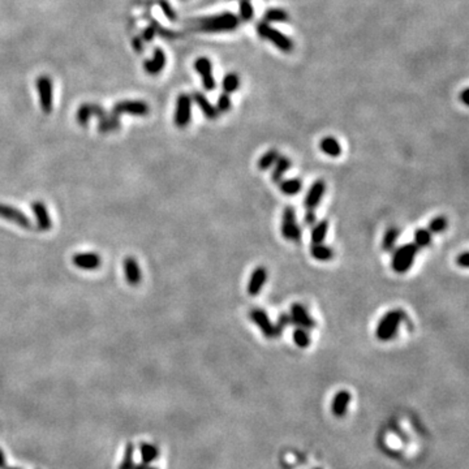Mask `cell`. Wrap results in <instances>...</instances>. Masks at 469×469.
I'll use <instances>...</instances> for the list:
<instances>
[{
  "instance_id": "obj_1",
  "label": "cell",
  "mask_w": 469,
  "mask_h": 469,
  "mask_svg": "<svg viewBox=\"0 0 469 469\" xmlns=\"http://www.w3.org/2000/svg\"><path fill=\"white\" fill-rule=\"evenodd\" d=\"M196 29L201 33L232 32L239 26L240 19L232 12H223L214 16H208L195 21Z\"/></svg>"
},
{
  "instance_id": "obj_2",
  "label": "cell",
  "mask_w": 469,
  "mask_h": 469,
  "mask_svg": "<svg viewBox=\"0 0 469 469\" xmlns=\"http://www.w3.org/2000/svg\"><path fill=\"white\" fill-rule=\"evenodd\" d=\"M404 318H406V314L402 309H393L385 313L377 325V339L381 342H390L395 339Z\"/></svg>"
},
{
  "instance_id": "obj_3",
  "label": "cell",
  "mask_w": 469,
  "mask_h": 469,
  "mask_svg": "<svg viewBox=\"0 0 469 469\" xmlns=\"http://www.w3.org/2000/svg\"><path fill=\"white\" fill-rule=\"evenodd\" d=\"M391 258V267L396 274H407L415 263L418 248L413 243L404 244V245L393 250Z\"/></svg>"
},
{
  "instance_id": "obj_4",
  "label": "cell",
  "mask_w": 469,
  "mask_h": 469,
  "mask_svg": "<svg viewBox=\"0 0 469 469\" xmlns=\"http://www.w3.org/2000/svg\"><path fill=\"white\" fill-rule=\"evenodd\" d=\"M257 34L263 39H267L271 42L276 48H279L283 52H291L294 50V42L291 41L290 37L279 32L278 29L272 28L270 24L261 21L257 24Z\"/></svg>"
},
{
  "instance_id": "obj_5",
  "label": "cell",
  "mask_w": 469,
  "mask_h": 469,
  "mask_svg": "<svg viewBox=\"0 0 469 469\" xmlns=\"http://www.w3.org/2000/svg\"><path fill=\"white\" fill-rule=\"evenodd\" d=\"M280 232L283 237L292 243H299L303 236V231L297 223L296 210L294 206H286L282 214Z\"/></svg>"
},
{
  "instance_id": "obj_6",
  "label": "cell",
  "mask_w": 469,
  "mask_h": 469,
  "mask_svg": "<svg viewBox=\"0 0 469 469\" xmlns=\"http://www.w3.org/2000/svg\"><path fill=\"white\" fill-rule=\"evenodd\" d=\"M192 120V98L188 94H180L176 99L175 115L173 123L177 128L184 129L189 125Z\"/></svg>"
},
{
  "instance_id": "obj_7",
  "label": "cell",
  "mask_w": 469,
  "mask_h": 469,
  "mask_svg": "<svg viewBox=\"0 0 469 469\" xmlns=\"http://www.w3.org/2000/svg\"><path fill=\"white\" fill-rule=\"evenodd\" d=\"M288 316H290L291 323H294L297 327H301V329L305 330H312L317 327L316 319L310 316L309 310L307 309V307H304L303 304H292Z\"/></svg>"
},
{
  "instance_id": "obj_8",
  "label": "cell",
  "mask_w": 469,
  "mask_h": 469,
  "mask_svg": "<svg viewBox=\"0 0 469 469\" xmlns=\"http://www.w3.org/2000/svg\"><path fill=\"white\" fill-rule=\"evenodd\" d=\"M37 90H38L42 111L50 114L54 109V87H52L51 78L48 76L38 77L37 78Z\"/></svg>"
},
{
  "instance_id": "obj_9",
  "label": "cell",
  "mask_w": 469,
  "mask_h": 469,
  "mask_svg": "<svg viewBox=\"0 0 469 469\" xmlns=\"http://www.w3.org/2000/svg\"><path fill=\"white\" fill-rule=\"evenodd\" d=\"M114 115L119 116L122 114H129L133 116H146L150 112L149 105L142 101H122L114 106Z\"/></svg>"
},
{
  "instance_id": "obj_10",
  "label": "cell",
  "mask_w": 469,
  "mask_h": 469,
  "mask_svg": "<svg viewBox=\"0 0 469 469\" xmlns=\"http://www.w3.org/2000/svg\"><path fill=\"white\" fill-rule=\"evenodd\" d=\"M249 318L252 319L263 335L267 339H274L275 338V331H274V323L271 322V319L268 318L267 313L261 308H254L249 312Z\"/></svg>"
},
{
  "instance_id": "obj_11",
  "label": "cell",
  "mask_w": 469,
  "mask_h": 469,
  "mask_svg": "<svg viewBox=\"0 0 469 469\" xmlns=\"http://www.w3.org/2000/svg\"><path fill=\"white\" fill-rule=\"evenodd\" d=\"M267 268L265 266H257L249 276V282L246 286V292L249 296H258L267 282Z\"/></svg>"
},
{
  "instance_id": "obj_12",
  "label": "cell",
  "mask_w": 469,
  "mask_h": 469,
  "mask_svg": "<svg viewBox=\"0 0 469 469\" xmlns=\"http://www.w3.org/2000/svg\"><path fill=\"white\" fill-rule=\"evenodd\" d=\"M326 193V182L325 180L318 179L313 182L308 191L305 200H304V206L307 210H316L317 206L321 204L323 196Z\"/></svg>"
},
{
  "instance_id": "obj_13",
  "label": "cell",
  "mask_w": 469,
  "mask_h": 469,
  "mask_svg": "<svg viewBox=\"0 0 469 469\" xmlns=\"http://www.w3.org/2000/svg\"><path fill=\"white\" fill-rule=\"evenodd\" d=\"M0 218H3V219L8 220V222H12V223L17 224L20 227L28 228V230L33 227L32 220L26 217L23 211H20L19 209L10 206V205L0 204Z\"/></svg>"
},
{
  "instance_id": "obj_14",
  "label": "cell",
  "mask_w": 469,
  "mask_h": 469,
  "mask_svg": "<svg viewBox=\"0 0 469 469\" xmlns=\"http://www.w3.org/2000/svg\"><path fill=\"white\" fill-rule=\"evenodd\" d=\"M195 69L197 70V73L201 76L202 78V85H204L205 90H211L215 89V78L213 76V65L211 61L208 58H198L195 61Z\"/></svg>"
},
{
  "instance_id": "obj_15",
  "label": "cell",
  "mask_w": 469,
  "mask_h": 469,
  "mask_svg": "<svg viewBox=\"0 0 469 469\" xmlns=\"http://www.w3.org/2000/svg\"><path fill=\"white\" fill-rule=\"evenodd\" d=\"M73 265L82 270H96L101 266L102 259L97 253H80L72 258Z\"/></svg>"
},
{
  "instance_id": "obj_16",
  "label": "cell",
  "mask_w": 469,
  "mask_h": 469,
  "mask_svg": "<svg viewBox=\"0 0 469 469\" xmlns=\"http://www.w3.org/2000/svg\"><path fill=\"white\" fill-rule=\"evenodd\" d=\"M107 115V112L98 105H93V103H86L82 105L77 111V122L80 123L81 125H85L91 116H97V118L102 119Z\"/></svg>"
},
{
  "instance_id": "obj_17",
  "label": "cell",
  "mask_w": 469,
  "mask_h": 469,
  "mask_svg": "<svg viewBox=\"0 0 469 469\" xmlns=\"http://www.w3.org/2000/svg\"><path fill=\"white\" fill-rule=\"evenodd\" d=\"M164 67H166V54L159 47L154 50L153 58L150 60L145 61L144 64L145 72L150 74V76H155V74L160 73Z\"/></svg>"
},
{
  "instance_id": "obj_18",
  "label": "cell",
  "mask_w": 469,
  "mask_h": 469,
  "mask_svg": "<svg viewBox=\"0 0 469 469\" xmlns=\"http://www.w3.org/2000/svg\"><path fill=\"white\" fill-rule=\"evenodd\" d=\"M351 403V393L347 390H342L336 393L331 403V412L336 417H343L347 413L348 406Z\"/></svg>"
},
{
  "instance_id": "obj_19",
  "label": "cell",
  "mask_w": 469,
  "mask_h": 469,
  "mask_svg": "<svg viewBox=\"0 0 469 469\" xmlns=\"http://www.w3.org/2000/svg\"><path fill=\"white\" fill-rule=\"evenodd\" d=\"M32 210L37 218V226L39 231H48L52 227V222L50 219L48 211L43 202L35 201L32 204Z\"/></svg>"
},
{
  "instance_id": "obj_20",
  "label": "cell",
  "mask_w": 469,
  "mask_h": 469,
  "mask_svg": "<svg viewBox=\"0 0 469 469\" xmlns=\"http://www.w3.org/2000/svg\"><path fill=\"white\" fill-rule=\"evenodd\" d=\"M124 271H125V278L127 282L131 286H138L142 279V274H141V268L138 266V262L133 258V257H127L124 259Z\"/></svg>"
},
{
  "instance_id": "obj_21",
  "label": "cell",
  "mask_w": 469,
  "mask_h": 469,
  "mask_svg": "<svg viewBox=\"0 0 469 469\" xmlns=\"http://www.w3.org/2000/svg\"><path fill=\"white\" fill-rule=\"evenodd\" d=\"M292 167V162H291L290 158L284 155H279V158L276 159L275 164L272 166V171H271V180L274 182H280L283 180L284 175L288 172Z\"/></svg>"
},
{
  "instance_id": "obj_22",
  "label": "cell",
  "mask_w": 469,
  "mask_h": 469,
  "mask_svg": "<svg viewBox=\"0 0 469 469\" xmlns=\"http://www.w3.org/2000/svg\"><path fill=\"white\" fill-rule=\"evenodd\" d=\"M319 150L331 158H338L343 151L340 142L334 137H325L319 141Z\"/></svg>"
},
{
  "instance_id": "obj_23",
  "label": "cell",
  "mask_w": 469,
  "mask_h": 469,
  "mask_svg": "<svg viewBox=\"0 0 469 469\" xmlns=\"http://www.w3.org/2000/svg\"><path fill=\"white\" fill-rule=\"evenodd\" d=\"M310 255L313 258L319 262H329L335 257V252L331 246L326 244H312L310 248Z\"/></svg>"
},
{
  "instance_id": "obj_24",
  "label": "cell",
  "mask_w": 469,
  "mask_h": 469,
  "mask_svg": "<svg viewBox=\"0 0 469 469\" xmlns=\"http://www.w3.org/2000/svg\"><path fill=\"white\" fill-rule=\"evenodd\" d=\"M193 99H195L196 105H197L198 107L201 109V111L204 112V115L206 116V118L210 119V120H214V119L218 118V115H219V114H218L217 109H215V106L211 105L210 101H209V99L206 98L204 94H202V93H195V94H193Z\"/></svg>"
},
{
  "instance_id": "obj_25",
  "label": "cell",
  "mask_w": 469,
  "mask_h": 469,
  "mask_svg": "<svg viewBox=\"0 0 469 469\" xmlns=\"http://www.w3.org/2000/svg\"><path fill=\"white\" fill-rule=\"evenodd\" d=\"M329 233V222L326 219H322L321 222L312 226V232H310V240L312 244H322L325 243L326 237Z\"/></svg>"
},
{
  "instance_id": "obj_26",
  "label": "cell",
  "mask_w": 469,
  "mask_h": 469,
  "mask_svg": "<svg viewBox=\"0 0 469 469\" xmlns=\"http://www.w3.org/2000/svg\"><path fill=\"white\" fill-rule=\"evenodd\" d=\"M399 228H396V227H390V228H387L382 239V249L385 250V252H393V250L395 249L398 240H399Z\"/></svg>"
},
{
  "instance_id": "obj_27",
  "label": "cell",
  "mask_w": 469,
  "mask_h": 469,
  "mask_svg": "<svg viewBox=\"0 0 469 469\" xmlns=\"http://www.w3.org/2000/svg\"><path fill=\"white\" fill-rule=\"evenodd\" d=\"M279 158V153L276 149H270L266 153L262 154L259 156V159L257 160V168L259 171H267V169H271V167L274 166L276 159Z\"/></svg>"
},
{
  "instance_id": "obj_28",
  "label": "cell",
  "mask_w": 469,
  "mask_h": 469,
  "mask_svg": "<svg viewBox=\"0 0 469 469\" xmlns=\"http://www.w3.org/2000/svg\"><path fill=\"white\" fill-rule=\"evenodd\" d=\"M279 184V191L286 196H296L303 189V181L300 179L282 180Z\"/></svg>"
},
{
  "instance_id": "obj_29",
  "label": "cell",
  "mask_w": 469,
  "mask_h": 469,
  "mask_svg": "<svg viewBox=\"0 0 469 469\" xmlns=\"http://www.w3.org/2000/svg\"><path fill=\"white\" fill-rule=\"evenodd\" d=\"M119 128H120V120H119V116L116 115H107L105 118L99 119V125H98V131L101 133H109V132H114L118 131Z\"/></svg>"
},
{
  "instance_id": "obj_30",
  "label": "cell",
  "mask_w": 469,
  "mask_h": 469,
  "mask_svg": "<svg viewBox=\"0 0 469 469\" xmlns=\"http://www.w3.org/2000/svg\"><path fill=\"white\" fill-rule=\"evenodd\" d=\"M290 20V15L287 11L280 10V8H268L263 15V21L267 24L270 23H287Z\"/></svg>"
},
{
  "instance_id": "obj_31",
  "label": "cell",
  "mask_w": 469,
  "mask_h": 469,
  "mask_svg": "<svg viewBox=\"0 0 469 469\" xmlns=\"http://www.w3.org/2000/svg\"><path fill=\"white\" fill-rule=\"evenodd\" d=\"M433 241V233L428 228H417L413 235V244L420 248H428Z\"/></svg>"
},
{
  "instance_id": "obj_32",
  "label": "cell",
  "mask_w": 469,
  "mask_h": 469,
  "mask_svg": "<svg viewBox=\"0 0 469 469\" xmlns=\"http://www.w3.org/2000/svg\"><path fill=\"white\" fill-rule=\"evenodd\" d=\"M140 452H141V457H142V463H145V464H151L154 460H156L158 459V456H159V450H158V447L150 443L141 444Z\"/></svg>"
},
{
  "instance_id": "obj_33",
  "label": "cell",
  "mask_w": 469,
  "mask_h": 469,
  "mask_svg": "<svg viewBox=\"0 0 469 469\" xmlns=\"http://www.w3.org/2000/svg\"><path fill=\"white\" fill-rule=\"evenodd\" d=\"M240 86V77L237 76L235 72L226 74L222 81V87H223V93L226 94H232L233 91H236Z\"/></svg>"
},
{
  "instance_id": "obj_34",
  "label": "cell",
  "mask_w": 469,
  "mask_h": 469,
  "mask_svg": "<svg viewBox=\"0 0 469 469\" xmlns=\"http://www.w3.org/2000/svg\"><path fill=\"white\" fill-rule=\"evenodd\" d=\"M292 338H294L295 344L299 348H308L310 345V343H312V339H310L307 330L301 329V327H296V329L294 330Z\"/></svg>"
},
{
  "instance_id": "obj_35",
  "label": "cell",
  "mask_w": 469,
  "mask_h": 469,
  "mask_svg": "<svg viewBox=\"0 0 469 469\" xmlns=\"http://www.w3.org/2000/svg\"><path fill=\"white\" fill-rule=\"evenodd\" d=\"M447 227H448V220H447V218L444 217V215H438V217L433 218V219L430 220L428 230L430 231L431 233L438 235V233L446 232Z\"/></svg>"
},
{
  "instance_id": "obj_36",
  "label": "cell",
  "mask_w": 469,
  "mask_h": 469,
  "mask_svg": "<svg viewBox=\"0 0 469 469\" xmlns=\"http://www.w3.org/2000/svg\"><path fill=\"white\" fill-rule=\"evenodd\" d=\"M239 15L243 21H250L254 16L252 0H239Z\"/></svg>"
},
{
  "instance_id": "obj_37",
  "label": "cell",
  "mask_w": 469,
  "mask_h": 469,
  "mask_svg": "<svg viewBox=\"0 0 469 469\" xmlns=\"http://www.w3.org/2000/svg\"><path fill=\"white\" fill-rule=\"evenodd\" d=\"M290 325H291V319H290V316H288V313H282V314H279L278 321L274 323L275 338H279V336L283 335L284 330L287 329Z\"/></svg>"
},
{
  "instance_id": "obj_38",
  "label": "cell",
  "mask_w": 469,
  "mask_h": 469,
  "mask_svg": "<svg viewBox=\"0 0 469 469\" xmlns=\"http://www.w3.org/2000/svg\"><path fill=\"white\" fill-rule=\"evenodd\" d=\"M231 107H232V101H231L230 94L223 93L218 98L217 106H215L218 114H224V112L230 111Z\"/></svg>"
},
{
  "instance_id": "obj_39",
  "label": "cell",
  "mask_w": 469,
  "mask_h": 469,
  "mask_svg": "<svg viewBox=\"0 0 469 469\" xmlns=\"http://www.w3.org/2000/svg\"><path fill=\"white\" fill-rule=\"evenodd\" d=\"M133 453H134V446L132 443H128L127 447H125L124 459H123V463L119 469H133V466H134Z\"/></svg>"
},
{
  "instance_id": "obj_40",
  "label": "cell",
  "mask_w": 469,
  "mask_h": 469,
  "mask_svg": "<svg viewBox=\"0 0 469 469\" xmlns=\"http://www.w3.org/2000/svg\"><path fill=\"white\" fill-rule=\"evenodd\" d=\"M304 222H305V224H307V226H314V224H316V222H317V215H316V211L314 210H307V213H305V217H304Z\"/></svg>"
},
{
  "instance_id": "obj_41",
  "label": "cell",
  "mask_w": 469,
  "mask_h": 469,
  "mask_svg": "<svg viewBox=\"0 0 469 469\" xmlns=\"http://www.w3.org/2000/svg\"><path fill=\"white\" fill-rule=\"evenodd\" d=\"M456 265L459 266V267H463V268L468 267V265H469L468 252H463V253H460V254L457 255V257H456Z\"/></svg>"
},
{
  "instance_id": "obj_42",
  "label": "cell",
  "mask_w": 469,
  "mask_h": 469,
  "mask_svg": "<svg viewBox=\"0 0 469 469\" xmlns=\"http://www.w3.org/2000/svg\"><path fill=\"white\" fill-rule=\"evenodd\" d=\"M469 90L468 89H464L463 90V93H461V96H460V99H461V102L464 103V105L465 106H469V101H468V96H469Z\"/></svg>"
},
{
  "instance_id": "obj_43",
  "label": "cell",
  "mask_w": 469,
  "mask_h": 469,
  "mask_svg": "<svg viewBox=\"0 0 469 469\" xmlns=\"http://www.w3.org/2000/svg\"><path fill=\"white\" fill-rule=\"evenodd\" d=\"M156 33V29H155V26H150V28H149V29L146 30V33H145V38L146 39H151V37H153L154 34H155Z\"/></svg>"
},
{
  "instance_id": "obj_44",
  "label": "cell",
  "mask_w": 469,
  "mask_h": 469,
  "mask_svg": "<svg viewBox=\"0 0 469 469\" xmlns=\"http://www.w3.org/2000/svg\"><path fill=\"white\" fill-rule=\"evenodd\" d=\"M6 466H7L6 465V456H4L3 450L0 448V469H4Z\"/></svg>"
},
{
  "instance_id": "obj_45",
  "label": "cell",
  "mask_w": 469,
  "mask_h": 469,
  "mask_svg": "<svg viewBox=\"0 0 469 469\" xmlns=\"http://www.w3.org/2000/svg\"><path fill=\"white\" fill-rule=\"evenodd\" d=\"M149 466H150V464L141 463V464H138V465H134L133 469H149Z\"/></svg>"
},
{
  "instance_id": "obj_46",
  "label": "cell",
  "mask_w": 469,
  "mask_h": 469,
  "mask_svg": "<svg viewBox=\"0 0 469 469\" xmlns=\"http://www.w3.org/2000/svg\"><path fill=\"white\" fill-rule=\"evenodd\" d=\"M4 469H20V468H10V466H6Z\"/></svg>"
},
{
  "instance_id": "obj_47",
  "label": "cell",
  "mask_w": 469,
  "mask_h": 469,
  "mask_svg": "<svg viewBox=\"0 0 469 469\" xmlns=\"http://www.w3.org/2000/svg\"><path fill=\"white\" fill-rule=\"evenodd\" d=\"M149 469H158V468H155V466H149Z\"/></svg>"
},
{
  "instance_id": "obj_48",
  "label": "cell",
  "mask_w": 469,
  "mask_h": 469,
  "mask_svg": "<svg viewBox=\"0 0 469 469\" xmlns=\"http://www.w3.org/2000/svg\"><path fill=\"white\" fill-rule=\"evenodd\" d=\"M316 469H321V468H316Z\"/></svg>"
}]
</instances>
